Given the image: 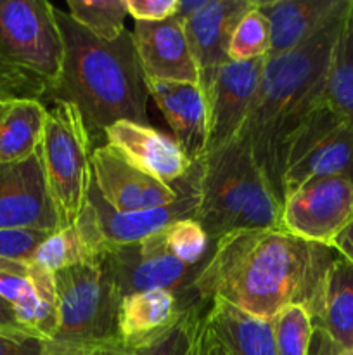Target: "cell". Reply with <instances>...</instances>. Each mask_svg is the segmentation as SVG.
Here are the masks:
<instances>
[{
	"instance_id": "cell-15",
	"label": "cell",
	"mask_w": 353,
	"mask_h": 355,
	"mask_svg": "<svg viewBox=\"0 0 353 355\" xmlns=\"http://www.w3.org/2000/svg\"><path fill=\"white\" fill-rule=\"evenodd\" d=\"M265 59L227 61L220 69L208 96V151L239 135L258 92Z\"/></svg>"
},
{
	"instance_id": "cell-18",
	"label": "cell",
	"mask_w": 353,
	"mask_h": 355,
	"mask_svg": "<svg viewBox=\"0 0 353 355\" xmlns=\"http://www.w3.org/2000/svg\"><path fill=\"white\" fill-rule=\"evenodd\" d=\"M149 96L158 104L173 139L190 162H199L208 151L210 110L197 83L147 80Z\"/></svg>"
},
{
	"instance_id": "cell-5",
	"label": "cell",
	"mask_w": 353,
	"mask_h": 355,
	"mask_svg": "<svg viewBox=\"0 0 353 355\" xmlns=\"http://www.w3.org/2000/svg\"><path fill=\"white\" fill-rule=\"evenodd\" d=\"M64 45L45 0H0V99L47 106L57 87Z\"/></svg>"
},
{
	"instance_id": "cell-6",
	"label": "cell",
	"mask_w": 353,
	"mask_h": 355,
	"mask_svg": "<svg viewBox=\"0 0 353 355\" xmlns=\"http://www.w3.org/2000/svg\"><path fill=\"white\" fill-rule=\"evenodd\" d=\"M45 107L47 118L38 153L48 194L62 229L78 220L89 200L92 186V137L73 104L52 101Z\"/></svg>"
},
{
	"instance_id": "cell-40",
	"label": "cell",
	"mask_w": 353,
	"mask_h": 355,
	"mask_svg": "<svg viewBox=\"0 0 353 355\" xmlns=\"http://www.w3.org/2000/svg\"><path fill=\"white\" fill-rule=\"evenodd\" d=\"M0 329H24L17 322L12 305L7 300H3L2 297H0Z\"/></svg>"
},
{
	"instance_id": "cell-34",
	"label": "cell",
	"mask_w": 353,
	"mask_h": 355,
	"mask_svg": "<svg viewBox=\"0 0 353 355\" xmlns=\"http://www.w3.org/2000/svg\"><path fill=\"white\" fill-rule=\"evenodd\" d=\"M51 345L26 329H0V355H47Z\"/></svg>"
},
{
	"instance_id": "cell-26",
	"label": "cell",
	"mask_w": 353,
	"mask_h": 355,
	"mask_svg": "<svg viewBox=\"0 0 353 355\" xmlns=\"http://www.w3.org/2000/svg\"><path fill=\"white\" fill-rule=\"evenodd\" d=\"M324 99L336 111L353 120V0H350L332 52Z\"/></svg>"
},
{
	"instance_id": "cell-10",
	"label": "cell",
	"mask_w": 353,
	"mask_h": 355,
	"mask_svg": "<svg viewBox=\"0 0 353 355\" xmlns=\"http://www.w3.org/2000/svg\"><path fill=\"white\" fill-rule=\"evenodd\" d=\"M253 6L255 0H179L175 16L183 24L206 101L220 69L230 61L232 33Z\"/></svg>"
},
{
	"instance_id": "cell-33",
	"label": "cell",
	"mask_w": 353,
	"mask_h": 355,
	"mask_svg": "<svg viewBox=\"0 0 353 355\" xmlns=\"http://www.w3.org/2000/svg\"><path fill=\"white\" fill-rule=\"evenodd\" d=\"M30 290V263L0 259V297L14 307Z\"/></svg>"
},
{
	"instance_id": "cell-9",
	"label": "cell",
	"mask_w": 353,
	"mask_h": 355,
	"mask_svg": "<svg viewBox=\"0 0 353 355\" xmlns=\"http://www.w3.org/2000/svg\"><path fill=\"white\" fill-rule=\"evenodd\" d=\"M102 262L120 297L138 291L165 290L175 295L182 307L206 304L194 291L199 266H185L166 248L163 231L132 245L106 246Z\"/></svg>"
},
{
	"instance_id": "cell-3",
	"label": "cell",
	"mask_w": 353,
	"mask_h": 355,
	"mask_svg": "<svg viewBox=\"0 0 353 355\" xmlns=\"http://www.w3.org/2000/svg\"><path fill=\"white\" fill-rule=\"evenodd\" d=\"M64 58L52 101H64L80 111L90 137L104 134L116 121L149 123V87L132 31L116 40H100L54 6Z\"/></svg>"
},
{
	"instance_id": "cell-7",
	"label": "cell",
	"mask_w": 353,
	"mask_h": 355,
	"mask_svg": "<svg viewBox=\"0 0 353 355\" xmlns=\"http://www.w3.org/2000/svg\"><path fill=\"white\" fill-rule=\"evenodd\" d=\"M54 281L57 298L54 342L93 345L118 338L121 297L102 257L59 270Z\"/></svg>"
},
{
	"instance_id": "cell-13",
	"label": "cell",
	"mask_w": 353,
	"mask_h": 355,
	"mask_svg": "<svg viewBox=\"0 0 353 355\" xmlns=\"http://www.w3.org/2000/svg\"><path fill=\"white\" fill-rule=\"evenodd\" d=\"M92 186L118 211L166 207L179 196V182L165 184L144 172L109 144L92 149Z\"/></svg>"
},
{
	"instance_id": "cell-12",
	"label": "cell",
	"mask_w": 353,
	"mask_h": 355,
	"mask_svg": "<svg viewBox=\"0 0 353 355\" xmlns=\"http://www.w3.org/2000/svg\"><path fill=\"white\" fill-rule=\"evenodd\" d=\"M199 177L201 159L194 162L189 172L179 179V196L166 207L142 211H118L111 208L96 187L90 186L89 207L97 232L106 246L132 245L142 239L165 231L173 222L182 218H196L199 205Z\"/></svg>"
},
{
	"instance_id": "cell-30",
	"label": "cell",
	"mask_w": 353,
	"mask_h": 355,
	"mask_svg": "<svg viewBox=\"0 0 353 355\" xmlns=\"http://www.w3.org/2000/svg\"><path fill=\"white\" fill-rule=\"evenodd\" d=\"M270 33L269 23L263 14L256 9H249L235 26L228 44V59L230 61H255L269 55Z\"/></svg>"
},
{
	"instance_id": "cell-42",
	"label": "cell",
	"mask_w": 353,
	"mask_h": 355,
	"mask_svg": "<svg viewBox=\"0 0 353 355\" xmlns=\"http://www.w3.org/2000/svg\"><path fill=\"white\" fill-rule=\"evenodd\" d=\"M341 355H353V349H348V350H343Z\"/></svg>"
},
{
	"instance_id": "cell-21",
	"label": "cell",
	"mask_w": 353,
	"mask_h": 355,
	"mask_svg": "<svg viewBox=\"0 0 353 355\" xmlns=\"http://www.w3.org/2000/svg\"><path fill=\"white\" fill-rule=\"evenodd\" d=\"M183 309L179 298L165 290L127 295L118 309V338L127 345L141 342L172 326Z\"/></svg>"
},
{
	"instance_id": "cell-24",
	"label": "cell",
	"mask_w": 353,
	"mask_h": 355,
	"mask_svg": "<svg viewBox=\"0 0 353 355\" xmlns=\"http://www.w3.org/2000/svg\"><path fill=\"white\" fill-rule=\"evenodd\" d=\"M208 305L210 304L190 305L163 331L137 343H125V355H203Z\"/></svg>"
},
{
	"instance_id": "cell-14",
	"label": "cell",
	"mask_w": 353,
	"mask_h": 355,
	"mask_svg": "<svg viewBox=\"0 0 353 355\" xmlns=\"http://www.w3.org/2000/svg\"><path fill=\"white\" fill-rule=\"evenodd\" d=\"M61 229L45 182L40 153L16 163H0V229Z\"/></svg>"
},
{
	"instance_id": "cell-41",
	"label": "cell",
	"mask_w": 353,
	"mask_h": 355,
	"mask_svg": "<svg viewBox=\"0 0 353 355\" xmlns=\"http://www.w3.org/2000/svg\"><path fill=\"white\" fill-rule=\"evenodd\" d=\"M89 345H69V343L52 342L47 355H85Z\"/></svg>"
},
{
	"instance_id": "cell-35",
	"label": "cell",
	"mask_w": 353,
	"mask_h": 355,
	"mask_svg": "<svg viewBox=\"0 0 353 355\" xmlns=\"http://www.w3.org/2000/svg\"><path fill=\"white\" fill-rule=\"evenodd\" d=\"M127 9L134 21L156 23L175 16L179 0H127Z\"/></svg>"
},
{
	"instance_id": "cell-37",
	"label": "cell",
	"mask_w": 353,
	"mask_h": 355,
	"mask_svg": "<svg viewBox=\"0 0 353 355\" xmlns=\"http://www.w3.org/2000/svg\"><path fill=\"white\" fill-rule=\"evenodd\" d=\"M332 246H334V250L343 257V259H346L350 263H353V220L343 229V232L334 239Z\"/></svg>"
},
{
	"instance_id": "cell-11",
	"label": "cell",
	"mask_w": 353,
	"mask_h": 355,
	"mask_svg": "<svg viewBox=\"0 0 353 355\" xmlns=\"http://www.w3.org/2000/svg\"><path fill=\"white\" fill-rule=\"evenodd\" d=\"M353 220V182L345 177L311 179L282 205V229L311 243L332 246Z\"/></svg>"
},
{
	"instance_id": "cell-29",
	"label": "cell",
	"mask_w": 353,
	"mask_h": 355,
	"mask_svg": "<svg viewBox=\"0 0 353 355\" xmlns=\"http://www.w3.org/2000/svg\"><path fill=\"white\" fill-rule=\"evenodd\" d=\"M277 355H308L314 335L310 312L301 305H287L272 321Z\"/></svg>"
},
{
	"instance_id": "cell-17",
	"label": "cell",
	"mask_w": 353,
	"mask_h": 355,
	"mask_svg": "<svg viewBox=\"0 0 353 355\" xmlns=\"http://www.w3.org/2000/svg\"><path fill=\"white\" fill-rule=\"evenodd\" d=\"M106 144L165 184H175L194 165L173 135L151 125L116 121L104 130Z\"/></svg>"
},
{
	"instance_id": "cell-39",
	"label": "cell",
	"mask_w": 353,
	"mask_h": 355,
	"mask_svg": "<svg viewBox=\"0 0 353 355\" xmlns=\"http://www.w3.org/2000/svg\"><path fill=\"white\" fill-rule=\"evenodd\" d=\"M127 349H125V343L120 338L109 340V342L102 343H93L90 345L89 355H125Z\"/></svg>"
},
{
	"instance_id": "cell-2",
	"label": "cell",
	"mask_w": 353,
	"mask_h": 355,
	"mask_svg": "<svg viewBox=\"0 0 353 355\" xmlns=\"http://www.w3.org/2000/svg\"><path fill=\"white\" fill-rule=\"evenodd\" d=\"M350 0L300 47L266 58L253 106L237 137L248 142L273 194L284 205L282 175L287 146L296 128L324 99L332 52Z\"/></svg>"
},
{
	"instance_id": "cell-8",
	"label": "cell",
	"mask_w": 353,
	"mask_h": 355,
	"mask_svg": "<svg viewBox=\"0 0 353 355\" xmlns=\"http://www.w3.org/2000/svg\"><path fill=\"white\" fill-rule=\"evenodd\" d=\"M320 177L353 182V120L322 99L296 128L284 165V201L298 187Z\"/></svg>"
},
{
	"instance_id": "cell-22",
	"label": "cell",
	"mask_w": 353,
	"mask_h": 355,
	"mask_svg": "<svg viewBox=\"0 0 353 355\" xmlns=\"http://www.w3.org/2000/svg\"><path fill=\"white\" fill-rule=\"evenodd\" d=\"M47 107L40 101L0 99V163L30 158L42 144Z\"/></svg>"
},
{
	"instance_id": "cell-32",
	"label": "cell",
	"mask_w": 353,
	"mask_h": 355,
	"mask_svg": "<svg viewBox=\"0 0 353 355\" xmlns=\"http://www.w3.org/2000/svg\"><path fill=\"white\" fill-rule=\"evenodd\" d=\"M51 234V231H40V229H0V259L30 263L38 246Z\"/></svg>"
},
{
	"instance_id": "cell-36",
	"label": "cell",
	"mask_w": 353,
	"mask_h": 355,
	"mask_svg": "<svg viewBox=\"0 0 353 355\" xmlns=\"http://www.w3.org/2000/svg\"><path fill=\"white\" fill-rule=\"evenodd\" d=\"M343 349L320 328H314L308 355H341Z\"/></svg>"
},
{
	"instance_id": "cell-28",
	"label": "cell",
	"mask_w": 353,
	"mask_h": 355,
	"mask_svg": "<svg viewBox=\"0 0 353 355\" xmlns=\"http://www.w3.org/2000/svg\"><path fill=\"white\" fill-rule=\"evenodd\" d=\"M69 16L100 40H116L127 28V0H68Z\"/></svg>"
},
{
	"instance_id": "cell-1",
	"label": "cell",
	"mask_w": 353,
	"mask_h": 355,
	"mask_svg": "<svg viewBox=\"0 0 353 355\" xmlns=\"http://www.w3.org/2000/svg\"><path fill=\"white\" fill-rule=\"evenodd\" d=\"M339 253L284 229H253L213 243L194 291L203 302L224 300L253 318L272 321L287 305L318 319L325 279Z\"/></svg>"
},
{
	"instance_id": "cell-23",
	"label": "cell",
	"mask_w": 353,
	"mask_h": 355,
	"mask_svg": "<svg viewBox=\"0 0 353 355\" xmlns=\"http://www.w3.org/2000/svg\"><path fill=\"white\" fill-rule=\"evenodd\" d=\"M314 328H320L341 347H353V263L341 255L327 274L322 307Z\"/></svg>"
},
{
	"instance_id": "cell-16",
	"label": "cell",
	"mask_w": 353,
	"mask_h": 355,
	"mask_svg": "<svg viewBox=\"0 0 353 355\" xmlns=\"http://www.w3.org/2000/svg\"><path fill=\"white\" fill-rule=\"evenodd\" d=\"M132 35L145 78L199 85L196 62L179 17L156 23L135 21Z\"/></svg>"
},
{
	"instance_id": "cell-4",
	"label": "cell",
	"mask_w": 353,
	"mask_h": 355,
	"mask_svg": "<svg viewBox=\"0 0 353 355\" xmlns=\"http://www.w3.org/2000/svg\"><path fill=\"white\" fill-rule=\"evenodd\" d=\"M196 220L211 243L253 229H282V205L241 137L201 158Z\"/></svg>"
},
{
	"instance_id": "cell-31",
	"label": "cell",
	"mask_w": 353,
	"mask_h": 355,
	"mask_svg": "<svg viewBox=\"0 0 353 355\" xmlns=\"http://www.w3.org/2000/svg\"><path fill=\"white\" fill-rule=\"evenodd\" d=\"M166 248L185 266H199L211 252L210 236L196 218H182L163 231Z\"/></svg>"
},
{
	"instance_id": "cell-19",
	"label": "cell",
	"mask_w": 353,
	"mask_h": 355,
	"mask_svg": "<svg viewBox=\"0 0 353 355\" xmlns=\"http://www.w3.org/2000/svg\"><path fill=\"white\" fill-rule=\"evenodd\" d=\"M343 2L345 0H255L256 9L269 23L270 51L266 58H279L300 47Z\"/></svg>"
},
{
	"instance_id": "cell-38",
	"label": "cell",
	"mask_w": 353,
	"mask_h": 355,
	"mask_svg": "<svg viewBox=\"0 0 353 355\" xmlns=\"http://www.w3.org/2000/svg\"><path fill=\"white\" fill-rule=\"evenodd\" d=\"M203 355H230L227 347L217 338L213 331L204 326V335H203Z\"/></svg>"
},
{
	"instance_id": "cell-20",
	"label": "cell",
	"mask_w": 353,
	"mask_h": 355,
	"mask_svg": "<svg viewBox=\"0 0 353 355\" xmlns=\"http://www.w3.org/2000/svg\"><path fill=\"white\" fill-rule=\"evenodd\" d=\"M206 324L230 355H277L272 322L253 318L227 302H210Z\"/></svg>"
},
{
	"instance_id": "cell-25",
	"label": "cell",
	"mask_w": 353,
	"mask_h": 355,
	"mask_svg": "<svg viewBox=\"0 0 353 355\" xmlns=\"http://www.w3.org/2000/svg\"><path fill=\"white\" fill-rule=\"evenodd\" d=\"M31 290L19 304L14 305L21 328L42 338L54 342L57 329V298H55L54 274L30 263Z\"/></svg>"
},
{
	"instance_id": "cell-27",
	"label": "cell",
	"mask_w": 353,
	"mask_h": 355,
	"mask_svg": "<svg viewBox=\"0 0 353 355\" xmlns=\"http://www.w3.org/2000/svg\"><path fill=\"white\" fill-rule=\"evenodd\" d=\"M92 259H97V257L89 248L76 224H73L69 227H62L52 232L38 246L37 253L30 263L47 270V272L55 274L59 270L78 266V263Z\"/></svg>"
},
{
	"instance_id": "cell-43",
	"label": "cell",
	"mask_w": 353,
	"mask_h": 355,
	"mask_svg": "<svg viewBox=\"0 0 353 355\" xmlns=\"http://www.w3.org/2000/svg\"><path fill=\"white\" fill-rule=\"evenodd\" d=\"M352 349H353V347H352Z\"/></svg>"
}]
</instances>
